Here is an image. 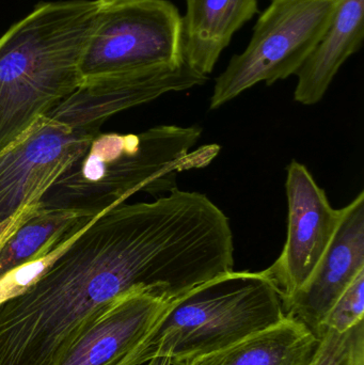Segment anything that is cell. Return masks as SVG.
Instances as JSON below:
<instances>
[{"instance_id":"cell-11","label":"cell","mask_w":364,"mask_h":365,"mask_svg":"<svg viewBox=\"0 0 364 365\" xmlns=\"http://www.w3.org/2000/svg\"><path fill=\"white\" fill-rule=\"evenodd\" d=\"M182 60L209 76L233 36L259 13V0H185Z\"/></svg>"},{"instance_id":"cell-16","label":"cell","mask_w":364,"mask_h":365,"mask_svg":"<svg viewBox=\"0 0 364 365\" xmlns=\"http://www.w3.org/2000/svg\"><path fill=\"white\" fill-rule=\"evenodd\" d=\"M363 312L364 272H360L338 298L324 319L322 328H329L342 334L363 321Z\"/></svg>"},{"instance_id":"cell-19","label":"cell","mask_w":364,"mask_h":365,"mask_svg":"<svg viewBox=\"0 0 364 365\" xmlns=\"http://www.w3.org/2000/svg\"><path fill=\"white\" fill-rule=\"evenodd\" d=\"M149 362V365H172L170 359L165 357L154 358V359L150 360Z\"/></svg>"},{"instance_id":"cell-18","label":"cell","mask_w":364,"mask_h":365,"mask_svg":"<svg viewBox=\"0 0 364 365\" xmlns=\"http://www.w3.org/2000/svg\"><path fill=\"white\" fill-rule=\"evenodd\" d=\"M38 205V204L36 203L33 205L26 206L21 212L0 223V248L4 246L6 240L16 231L17 227L36 210Z\"/></svg>"},{"instance_id":"cell-2","label":"cell","mask_w":364,"mask_h":365,"mask_svg":"<svg viewBox=\"0 0 364 365\" xmlns=\"http://www.w3.org/2000/svg\"><path fill=\"white\" fill-rule=\"evenodd\" d=\"M164 68L83 79L78 88L0 150V223L38 203L80 160L105 122L172 91Z\"/></svg>"},{"instance_id":"cell-5","label":"cell","mask_w":364,"mask_h":365,"mask_svg":"<svg viewBox=\"0 0 364 365\" xmlns=\"http://www.w3.org/2000/svg\"><path fill=\"white\" fill-rule=\"evenodd\" d=\"M281 297L263 272H232L212 279L160 315L139 349L135 365L157 357L190 365L281 323Z\"/></svg>"},{"instance_id":"cell-10","label":"cell","mask_w":364,"mask_h":365,"mask_svg":"<svg viewBox=\"0 0 364 365\" xmlns=\"http://www.w3.org/2000/svg\"><path fill=\"white\" fill-rule=\"evenodd\" d=\"M331 246L308 282L284 309L318 339L331 309L348 285L364 272V192L341 208Z\"/></svg>"},{"instance_id":"cell-6","label":"cell","mask_w":364,"mask_h":365,"mask_svg":"<svg viewBox=\"0 0 364 365\" xmlns=\"http://www.w3.org/2000/svg\"><path fill=\"white\" fill-rule=\"evenodd\" d=\"M342 0H269L247 47L216 78L209 108H220L260 83L296 75L331 24Z\"/></svg>"},{"instance_id":"cell-8","label":"cell","mask_w":364,"mask_h":365,"mask_svg":"<svg viewBox=\"0 0 364 365\" xmlns=\"http://www.w3.org/2000/svg\"><path fill=\"white\" fill-rule=\"evenodd\" d=\"M288 233L275 263L263 270L281 297L282 304L308 282L331 246L342 210L333 207L305 165L292 160L286 182Z\"/></svg>"},{"instance_id":"cell-9","label":"cell","mask_w":364,"mask_h":365,"mask_svg":"<svg viewBox=\"0 0 364 365\" xmlns=\"http://www.w3.org/2000/svg\"><path fill=\"white\" fill-rule=\"evenodd\" d=\"M169 304L145 289L117 298L83 326L53 365H135Z\"/></svg>"},{"instance_id":"cell-4","label":"cell","mask_w":364,"mask_h":365,"mask_svg":"<svg viewBox=\"0 0 364 365\" xmlns=\"http://www.w3.org/2000/svg\"><path fill=\"white\" fill-rule=\"evenodd\" d=\"M201 135L199 126L179 125H158L139 134L100 133L38 204L94 218L138 192L170 193L182 173L204 168L219 154L217 145L192 149Z\"/></svg>"},{"instance_id":"cell-1","label":"cell","mask_w":364,"mask_h":365,"mask_svg":"<svg viewBox=\"0 0 364 365\" xmlns=\"http://www.w3.org/2000/svg\"><path fill=\"white\" fill-rule=\"evenodd\" d=\"M234 268L230 221L179 188L118 204L90 221L23 294L0 304V365H53L117 298L145 289L172 302Z\"/></svg>"},{"instance_id":"cell-13","label":"cell","mask_w":364,"mask_h":365,"mask_svg":"<svg viewBox=\"0 0 364 365\" xmlns=\"http://www.w3.org/2000/svg\"><path fill=\"white\" fill-rule=\"evenodd\" d=\"M320 345L303 324L281 323L190 365H310Z\"/></svg>"},{"instance_id":"cell-7","label":"cell","mask_w":364,"mask_h":365,"mask_svg":"<svg viewBox=\"0 0 364 365\" xmlns=\"http://www.w3.org/2000/svg\"><path fill=\"white\" fill-rule=\"evenodd\" d=\"M182 15L170 0H98L80 61L83 79L179 66Z\"/></svg>"},{"instance_id":"cell-3","label":"cell","mask_w":364,"mask_h":365,"mask_svg":"<svg viewBox=\"0 0 364 365\" xmlns=\"http://www.w3.org/2000/svg\"><path fill=\"white\" fill-rule=\"evenodd\" d=\"M98 0L42 1L0 36V150L83 83Z\"/></svg>"},{"instance_id":"cell-12","label":"cell","mask_w":364,"mask_h":365,"mask_svg":"<svg viewBox=\"0 0 364 365\" xmlns=\"http://www.w3.org/2000/svg\"><path fill=\"white\" fill-rule=\"evenodd\" d=\"M364 0H342L309 57L296 73L294 100L311 106L323 100L343 64L361 48Z\"/></svg>"},{"instance_id":"cell-17","label":"cell","mask_w":364,"mask_h":365,"mask_svg":"<svg viewBox=\"0 0 364 365\" xmlns=\"http://www.w3.org/2000/svg\"><path fill=\"white\" fill-rule=\"evenodd\" d=\"M73 238H71L66 244L60 246L59 248L51 251L49 255H47L46 257H43V259L33 262V263L28 264V265L23 266V267L19 268V269L14 270V272H10V274L4 277V278L0 280V304L12 299V298L16 297V296L21 295L28 287H31V285L46 272L47 268L53 264L56 257L66 248V245H68Z\"/></svg>"},{"instance_id":"cell-15","label":"cell","mask_w":364,"mask_h":365,"mask_svg":"<svg viewBox=\"0 0 364 365\" xmlns=\"http://www.w3.org/2000/svg\"><path fill=\"white\" fill-rule=\"evenodd\" d=\"M320 345L310 365H364V323L345 332L322 328Z\"/></svg>"},{"instance_id":"cell-14","label":"cell","mask_w":364,"mask_h":365,"mask_svg":"<svg viewBox=\"0 0 364 365\" xmlns=\"http://www.w3.org/2000/svg\"><path fill=\"white\" fill-rule=\"evenodd\" d=\"M94 218L75 210L42 207L38 204L0 248V280L10 272L46 257L74 237Z\"/></svg>"}]
</instances>
